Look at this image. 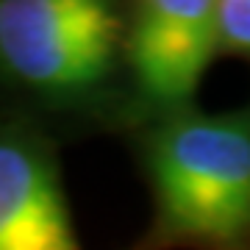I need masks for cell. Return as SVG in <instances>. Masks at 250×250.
Segmentation results:
<instances>
[{
	"label": "cell",
	"instance_id": "obj_5",
	"mask_svg": "<svg viewBox=\"0 0 250 250\" xmlns=\"http://www.w3.org/2000/svg\"><path fill=\"white\" fill-rule=\"evenodd\" d=\"M220 45L225 50L250 56V0L220 3Z\"/></svg>",
	"mask_w": 250,
	"mask_h": 250
},
{
	"label": "cell",
	"instance_id": "obj_3",
	"mask_svg": "<svg viewBox=\"0 0 250 250\" xmlns=\"http://www.w3.org/2000/svg\"><path fill=\"white\" fill-rule=\"evenodd\" d=\"M220 47V3L211 0H147L131 31L136 83L153 106L178 108L200 86Z\"/></svg>",
	"mask_w": 250,
	"mask_h": 250
},
{
	"label": "cell",
	"instance_id": "obj_2",
	"mask_svg": "<svg viewBox=\"0 0 250 250\" xmlns=\"http://www.w3.org/2000/svg\"><path fill=\"white\" fill-rule=\"evenodd\" d=\"M117 39V14L98 0L0 3V64L34 89H92L114 64Z\"/></svg>",
	"mask_w": 250,
	"mask_h": 250
},
{
	"label": "cell",
	"instance_id": "obj_1",
	"mask_svg": "<svg viewBox=\"0 0 250 250\" xmlns=\"http://www.w3.org/2000/svg\"><path fill=\"white\" fill-rule=\"evenodd\" d=\"M150 175L172 236L242 239L250 231V114L170 120L150 142Z\"/></svg>",
	"mask_w": 250,
	"mask_h": 250
},
{
	"label": "cell",
	"instance_id": "obj_4",
	"mask_svg": "<svg viewBox=\"0 0 250 250\" xmlns=\"http://www.w3.org/2000/svg\"><path fill=\"white\" fill-rule=\"evenodd\" d=\"M0 250H81L53 167L17 139H0Z\"/></svg>",
	"mask_w": 250,
	"mask_h": 250
}]
</instances>
